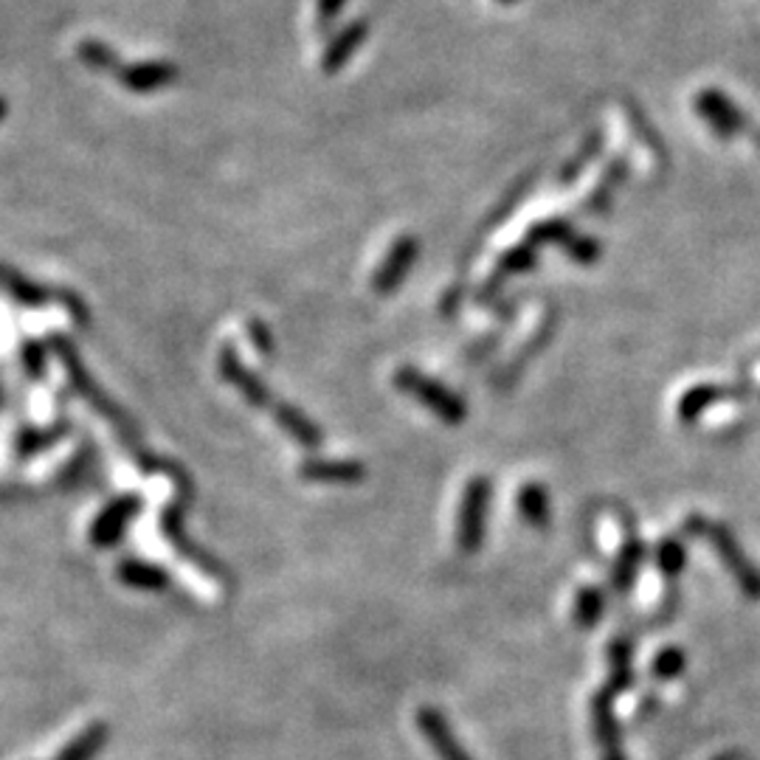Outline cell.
Instances as JSON below:
<instances>
[{"label": "cell", "instance_id": "obj_6", "mask_svg": "<svg viewBox=\"0 0 760 760\" xmlns=\"http://www.w3.org/2000/svg\"><path fill=\"white\" fill-rule=\"evenodd\" d=\"M417 251H420V245H417V240L411 237V234H403V237L394 240L383 265L374 271L372 291L380 293V296H389V293L398 291L400 282L406 280V274H409L411 265H415Z\"/></svg>", "mask_w": 760, "mask_h": 760}, {"label": "cell", "instance_id": "obj_9", "mask_svg": "<svg viewBox=\"0 0 760 760\" xmlns=\"http://www.w3.org/2000/svg\"><path fill=\"white\" fill-rule=\"evenodd\" d=\"M160 527H164V535L175 547V553H181V558H186L189 564L201 566L203 572H208V577H223V566L217 561H212L208 555H203L201 547H195L189 538H186L184 527H181V507L173 505L167 507V513L160 516Z\"/></svg>", "mask_w": 760, "mask_h": 760}, {"label": "cell", "instance_id": "obj_1", "mask_svg": "<svg viewBox=\"0 0 760 760\" xmlns=\"http://www.w3.org/2000/svg\"><path fill=\"white\" fill-rule=\"evenodd\" d=\"M217 369H221L223 380L232 383V387L237 389V392L243 394L254 409L271 411L276 426H280L285 433H291L296 446L308 448V451H313V448L321 446L319 426H315L304 411H299L296 406L280 403V400L274 398V392L265 387V380H262L256 372H251V369L243 363V358H240L232 347H226V350L221 352V358H217Z\"/></svg>", "mask_w": 760, "mask_h": 760}, {"label": "cell", "instance_id": "obj_20", "mask_svg": "<svg viewBox=\"0 0 760 760\" xmlns=\"http://www.w3.org/2000/svg\"><path fill=\"white\" fill-rule=\"evenodd\" d=\"M79 57H82L85 66L96 68V71H119V66H116L114 60V51L105 46V42H96V40H85L82 46H79Z\"/></svg>", "mask_w": 760, "mask_h": 760}, {"label": "cell", "instance_id": "obj_19", "mask_svg": "<svg viewBox=\"0 0 760 760\" xmlns=\"http://www.w3.org/2000/svg\"><path fill=\"white\" fill-rule=\"evenodd\" d=\"M0 276H3V285H7L9 291H12L14 296L26 304V308H42V304L48 302V296H51L46 288L31 285V282L23 280V276H14V274H9V271H0Z\"/></svg>", "mask_w": 760, "mask_h": 760}, {"label": "cell", "instance_id": "obj_32", "mask_svg": "<svg viewBox=\"0 0 760 760\" xmlns=\"http://www.w3.org/2000/svg\"><path fill=\"white\" fill-rule=\"evenodd\" d=\"M505 3H510V0H505Z\"/></svg>", "mask_w": 760, "mask_h": 760}, {"label": "cell", "instance_id": "obj_3", "mask_svg": "<svg viewBox=\"0 0 760 760\" xmlns=\"http://www.w3.org/2000/svg\"><path fill=\"white\" fill-rule=\"evenodd\" d=\"M51 347H53V350H57V355H60L62 367L68 369V380H71V383H74V389H77V392L82 394V398L88 400V403L94 406V409L99 411V415L105 417V420L114 422V426L119 428L121 437H127V433H130V437H133L130 422H127L125 415H121V411L116 409L114 403H110V398H107V394H101V389L96 387L94 378H90V374H88V369H85L82 361H79V355H77V350H74V347H71V341L60 339V335H53Z\"/></svg>", "mask_w": 760, "mask_h": 760}, {"label": "cell", "instance_id": "obj_7", "mask_svg": "<svg viewBox=\"0 0 760 760\" xmlns=\"http://www.w3.org/2000/svg\"><path fill=\"white\" fill-rule=\"evenodd\" d=\"M142 499L138 496H125V499H116L114 505H107L105 510L96 516L94 527H90V544L94 547H114L116 540L125 535L127 524L136 518Z\"/></svg>", "mask_w": 760, "mask_h": 760}, {"label": "cell", "instance_id": "obj_15", "mask_svg": "<svg viewBox=\"0 0 760 760\" xmlns=\"http://www.w3.org/2000/svg\"><path fill=\"white\" fill-rule=\"evenodd\" d=\"M107 738H110V727L96 721V724L85 727V730L57 754V760H94L96 754H99V749L107 743Z\"/></svg>", "mask_w": 760, "mask_h": 760}, {"label": "cell", "instance_id": "obj_11", "mask_svg": "<svg viewBox=\"0 0 760 760\" xmlns=\"http://www.w3.org/2000/svg\"><path fill=\"white\" fill-rule=\"evenodd\" d=\"M535 240L538 243H561L577 262H594V256L601 254L597 243L586 237H577L566 223H544V226L535 228Z\"/></svg>", "mask_w": 760, "mask_h": 760}, {"label": "cell", "instance_id": "obj_14", "mask_svg": "<svg viewBox=\"0 0 760 760\" xmlns=\"http://www.w3.org/2000/svg\"><path fill=\"white\" fill-rule=\"evenodd\" d=\"M363 37H367V23L363 20H358V23L347 26L341 35H335L333 40H330L328 51H324V71L333 74L339 71L341 66H344L347 60L352 57V51H355L358 46L363 42Z\"/></svg>", "mask_w": 760, "mask_h": 760}, {"label": "cell", "instance_id": "obj_26", "mask_svg": "<svg viewBox=\"0 0 760 760\" xmlns=\"http://www.w3.org/2000/svg\"><path fill=\"white\" fill-rule=\"evenodd\" d=\"M682 665H684L682 651H665V654L656 660V673H660V676H676V673L682 671Z\"/></svg>", "mask_w": 760, "mask_h": 760}, {"label": "cell", "instance_id": "obj_22", "mask_svg": "<svg viewBox=\"0 0 760 760\" xmlns=\"http://www.w3.org/2000/svg\"><path fill=\"white\" fill-rule=\"evenodd\" d=\"M68 431V426H57L53 431H26L23 437H20V454H37V451H42V448H48L51 442H57V437H62V433Z\"/></svg>", "mask_w": 760, "mask_h": 760}, {"label": "cell", "instance_id": "obj_2", "mask_svg": "<svg viewBox=\"0 0 760 760\" xmlns=\"http://www.w3.org/2000/svg\"><path fill=\"white\" fill-rule=\"evenodd\" d=\"M394 387L409 394V398H415L417 403L426 406L428 411H433L448 426H459L465 420V415H468V406L451 389L442 387L440 380L417 372L415 367L394 369Z\"/></svg>", "mask_w": 760, "mask_h": 760}, {"label": "cell", "instance_id": "obj_21", "mask_svg": "<svg viewBox=\"0 0 760 760\" xmlns=\"http://www.w3.org/2000/svg\"><path fill=\"white\" fill-rule=\"evenodd\" d=\"M575 614H577V623H583V625L597 623V617L603 614L601 592H594V588H583V592L577 594Z\"/></svg>", "mask_w": 760, "mask_h": 760}, {"label": "cell", "instance_id": "obj_18", "mask_svg": "<svg viewBox=\"0 0 760 760\" xmlns=\"http://www.w3.org/2000/svg\"><path fill=\"white\" fill-rule=\"evenodd\" d=\"M721 389H715V387H695V389H690L688 394L682 398V403H679V417H682L684 422H693L695 417L701 415V411L708 409V406H713L715 400L721 398Z\"/></svg>", "mask_w": 760, "mask_h": 760}, {"label": "cell", "instance_id": "obj_27", "mask_svg": "<svg viewBox=\"0 0 760 760\" xmlns=\"http://www.w3.org/2000/svg\"><path fill=\"white\" fill-rule=\"evenodd\" d=\"M533 251H527V249H518V251H513V254H507V260H505V271H527V267H533Z\"/></svg>", "mask_w": 760, "mask_h": 760}, {"label": "cell", "instance_id": "obj_30", "mask_svg": "<svg viewBox=\"0 0 760 760\" xmlns=\"http://www.w3.org/2000/svg\"><path fill=\"white\" fill-rule=\"evenodd\" d=\"M614 662H617V676H614V682L617 684H623V682H629V647H623V645H614Z\"/></svg>", "mask_w": 760, "mask_h": 760}, {"label": "cell", "instance_id": "obj_25", "mask_svg": "<svg viewBox=\"0 0 760 760\" xmlns=\"http://www.w3.org/2000/svg\"><path fill=\"white\" fill-rule=\"evenodd\" d=\"M23 363L31 372V378H46V350L35 341H26L23 347Z\"/></svg>", "mask_w": 760, "mask_h": 760}, {"label": "cell", "instance_id": "obj_10", "mask_svg": "<svg viewBox=\"0 0 760 760\" xmlns=\"http://www.w3.org/2000/svg\"><path fill=\"white\" fill-rule=\"evenodd\" d=\"M299 476L308 481H335V485H352V481H361L367 476V468H363L358 459H308L299 468Z\"/></svg>", "mask_w": 760, "mask_h": 760}, {"label": "cell", "instance_id": "obj_8", "mask_svg": "<svg viewBox=\"0 0 760 760\" xmlns=\"http://www.w3.org/2000/svg\"><path fill=\"white\" fill-rule=\"evenodd\" d=\"M417 727H420V732L426 735V741L431 743L440 760H470V754L465 752L462 743L454 735L448 719L437 708L417 710Z\"/></svg>", "mask_w": 760, "mask_h": 760}, {"label": "cell", "instance_id": "obj_17", "mask_svg": "<svg viewBox=\"0 0 760 760\" xmlns=\"http://www.w3.org/2000/svg\"><path fill=\"white\" fill-rule=\"evenodd\" d=\"M518 507H522V516L527 518L533 527H544L549 522V499L544 494V487L538 485H524L518 490Z\"/></svg>", "mask_w": 760, "mask_h": 760}, {"label": "cell", "instance_id": "obj_29", "mask_svg": "<svg viewBox=\"0 0 760 760\" xmlns=\"http://www.w3.org/2000/svg\"><path fill=\"white\" fill-rule=\"evenodd\" d=\"M251 339H254L256 350H260L262 355H271L274 344H271V335H267V330L262 328L260 321H251Z\"/></svg>", "mask_w": 760, "mask_h": 760}, {"label": "cell", "instance_id": "obj_16", "mask_svg": "<svg viewBox=\"0 0 760 760\" xmlns=\"http://www.w3.org/2000/svg\"><path fill=\"white\" fill-rule=\"evenodd\" d=\"M699 110L713 121V127H719L721 133H735L741 130V116L727 105L724 96L719 94H704L699 99Z\"/></svg>", "mask_w": 760, "mask_h": 760}, {"label": "cell", "instance_id": "obj_5", "mask_svg": "<svg viewBox=\"0 0 760 760\" xmlns=\"http://www.w3.org/2000/svg\"><path fill=\"white\" fill-rule=\"evenodd\" d=\"M704 533H708V538L713 540L715 553L721 555V561H724L727 569L732 572V577L741 583L743 592H747L752 601H758L760 597V572L754 569L752 564H749L747 555H743V549L738 547V540L732 538L730 529H727L724 524H704Z\"/></svg>", "mask_w": 760, "mask_h": 760}, {"label": "cell", "instance_id": "obj_23", "mask_svg": "<svg viewBox=\"0 0 760 760\" xmlns=\"http://www.w3.org/2000/svg\"><path fill=\"white\" fill-rule=\"evenodd\" d=\"M640 558H642L640 544H634V540H631L629 547L623 549V558H620L617 575H614V583H617L620 588H625L631 581H634V572H636V564H640Z\"/></svg>", "mask_w": 760, "mask_h": 760}, {"label": "cell", "instance_id": "obj_13", "mask_svg": "<svg viewBox=\"0 0 760 760\" xmlns=\"http://www.w3.org/2000/svg\"><path fill=\"white\" fill-rule=\"evenodd\" d=\"M116 575H119V581L125 583V586L138 588V592H160V588L169 586L167 572L160 569V566H153V564H147V561H138V558L121 561Z\"/></svg>", "mask_w": 760, "mask_h": 760}, {"label": "cell", "instance_id": "obj_12", "mask_svg": "<svg viewBox=\"0 0 760 760\" xmlns=\"http://www.w3.org/2000/svg\"><path fill=\"white\" fill-rule=\"evenodd\" d=\"M119 77L125 88L136 90V94H149V90H158L173 82L175 68L167 62H138V66L121 68Z\"/></svg>", "mask_w": 760, "mask_h": 760}, {"label": "cell", "instance_id": "obj_24", "mask_svg": "<svg viewBox=\"0 0 760 760\" xmlns=\"http://www.w3.org/2000/svg\"><path fill=\"white\" fill-rule=\"evenodd\" d=\"M660 566L668 577H676L684 569V549L676 540H665L660 547Z\"/></svg>", "mask_w": 760, "mask_h": 760}, {"label": "cell", "instance_id": "obj_31", "mask_svg": "<svg viewBox=\"0 0 760 760\" xmlns=\"http://www.w3.org/2000/svg\"><path fill=\"white\" fill-rule=\"evenodd\" d=\"M0 114H3V101H0Z\"/></svg>", "mask_w": 760, "mask_h": 760}, {"label": "cell", "instance_id": "obj_28", "mask_svg": "<svg viewBox=\"0 0 760 760\" xmlns=\"http://www.w3.org/2000/svg\"><path fill=\"white\" fill-rule=\"evenodd\" d=\"M341 7H344V0H319V26L321 29H324V26H330L335 18H339Z\"/></svg>", "mask_w": 760, "mask_h": 760}, {"label": "cell", "instance_id": "obj_4", "mask_svg": "<svg viewBox=\"0 0 760 760\" xmlns=\"http://www.w3.org/2000/svg\"><path fill=\"white\" fill-rule=\"evenodd\" d=\"M487 505H490V481L485 476H474L465 485L462 507H459L457 518V544L465 555L476 553L481 538H485Z\"/></svg>", "mask_w": 760, "mask_h": 760}]
</instances>
